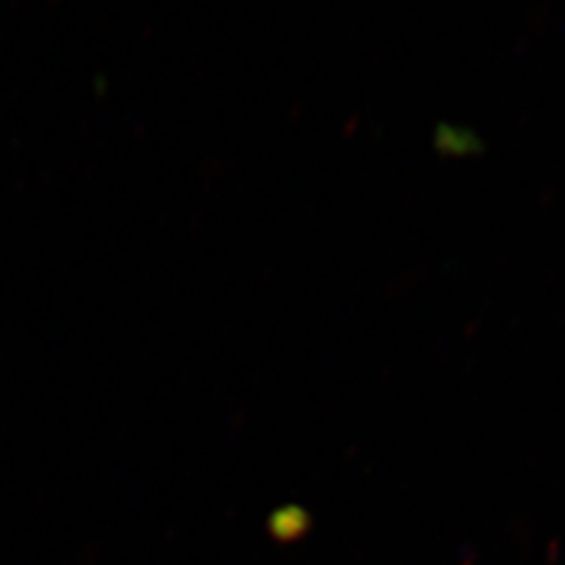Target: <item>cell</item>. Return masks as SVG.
Here are the masks:
<instances>
[]
</instances>
